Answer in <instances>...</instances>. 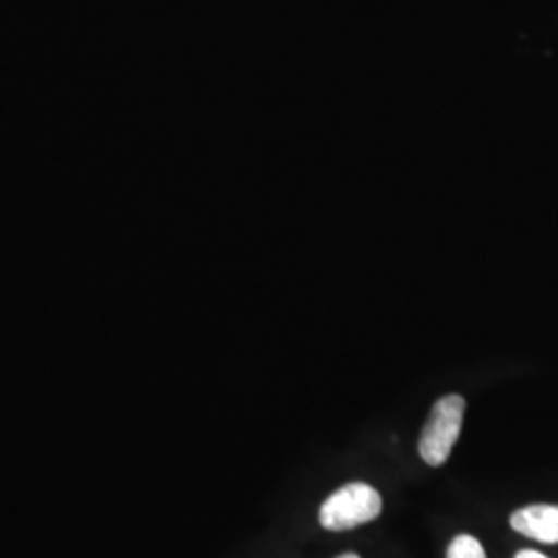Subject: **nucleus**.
<instances>
[{
    "instance_id": "f257e3e1",
    "label": "nucleus",
    "mask_w": 558,
    "mask_h": 558,
    "mask_svg": "<svg viewBox=\"0 0 558 558\" xmlns=\"http://www.w3.org/2000/svg\"><path fill=\"white\" fill-rule=\"evenodd\" d=\"M380 511L383 499L379 493L364 482H352L341 486L320 505L319 521L325 530L343 532L379 518Z\"/></svg>"
},
{
    "instance_id": "f03ea898",
    "label": "nucleus",
    "mask_w": 558,
    "mask_h": 558,
    "mask_svg": "<svg viewBox=\"0 0 558 558\" xmlns=\"http://www.w3.org/2000/svg\"><path fill=\"white\" fill-rule=\"evenodd\" d=\"M465 414V399L461 396H445L440 398L426 420L422 435H420V456L422 459L439 468L442 465L458 442L461 424Z\"/></svg>"
},
{
    "instance_id": "7ed1b4c3",
    "label": "nucleus",
    "mask_w": 558,
    "mask_h": 558,
    "mask_svg": "<svg viewBox=\"0 0 558 558\" xmlns=\"http://www.w3.org/2000/svg\"><path fill=\"white\" fill-rule=\"evenodd\" d=\"M511 527L542 544H558L557 505H530L511 515Z\"/></svg>"
},
{
    "instance_id": "20e7f679",
    "label": "nucleus",
    "mask_w": 558,
    "mask_h": 558,
    "mask_svg": "<svg viewBox=\"0 0 558 558\" xmlns=\"http://www.w3.org/2000/svg\"><path fill=\"white\" fill-rule=\"evenodd\" d=\"M447 558H486V553L482 548L478 539L468 534H461L449 544L447 548Z\"/></svg>"
},
{
    "instance_id": "39448f33",
    "label": "nucleus",
    "mask_w": 558,
    "mask_h": 558,
    "mask_svg": "<svg viewBox=\"0 0 558 558\" xmlns=\"http://www.w3.org/2000/svg\"><path fill=\"white\" fill-rule=\"evenodd\" d=\"M515 558H548L544 557L542 553H536V550H519L518 557Z\"/></svg>"
},
{
    "instance_id": "423d86ee",
    "label": "nucleus",
    "mask_w": 558,
    "mask_h": 558,
    "mask_svg": "<svg viewBox=\"0 0 558 558\" xmlns=\"http://www.w3.org/2000/svg\"><path fill=\"white\" fill-rule=\"evenodd\" d=\"M338 558H360L359 555H352V553H350V555H341V557H338Z\"/></svg>"
}]
</instances>
